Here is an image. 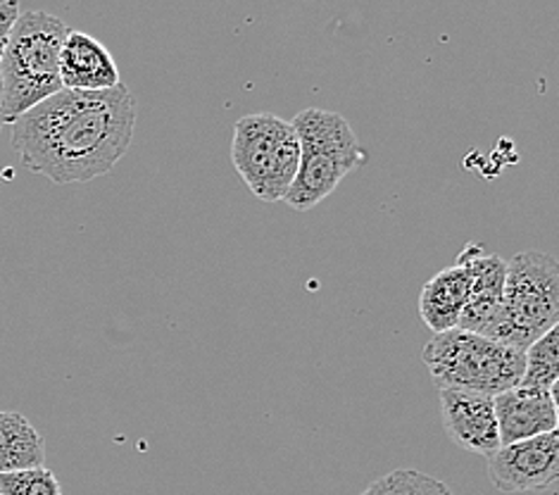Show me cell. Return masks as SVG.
I'll use <instances>...</instances> for the list:
<instances>
[{"label": "cell", "mask_w": 559, "mask_h": 495, "mask_svg": "<svg viewBox=\"0 0 559 495\" xmlns=\"http://www.w3.org/2000/svg\"><path fill=\"white\" fill-rule=\"evenodd\" d=\"M70 26L44 10H26L12 26L3 58V108L0 119L12 125L38 103L62 91L60 50Z\"/></svg>", "instance_id": "7a4b0ae2"}, {"label": "cell", "mask_w": 559, "mask_h": 495, "mask_svg": "<svg viewBox=\"0 0 559 495\" xmlns=\"http://www.w3.org/2000/svg\"><path fill=\"white\" fill-rule=\"evenodd\" d=\"M421 360L438 388L488 398L516 388L524 374V351L462 329L433 333Z\"/></svg>", "instance_id": "277c9868"}, {"label": "cell", "mask_w": 559, "mask_h": 495, "mask_svg": "<svg viewBox=\"0 0 559 495\" xmlns=\"http://www.w3.org/2000/svg\"><path fill=\"white\" fill-rule=\"evenodd\" d=\"M559 325V264L548 252L524 250L508 262L502 303L490 341L526 351Z\"/></svg>", "instance_id": "5b68a950"}, {"label": "cell", "mask_w": 559, "mask_h": 495, "mask_svg": "<svg viewBox=\"0 0 559 495\" xmlns=\"http://www.w3.org/2000/svg\"><path fill=\"white\" fill-rule=\"evenodd\" d=\"M457 264L469 272V298L462 310L457 329L488 337L500 313L508 262L500 256H486L481 244H469L460 252Z\"/></svg>", "instance_id": "9c48e42d"}, {"label": "cell", "mask_w": 559, "mask_h": 495, "mask_svg": "<svg viewBox=\"0 0 559 495\" xmlns=\"http://www.w3.org/2000/svg\"><path fill=\"white\" fill-rule=\"evenodd\" d=\"M20 17V5L15 0H0V58H3L12 26Z\"/></svg>", "instance_id": "e0dca14e"}, {"label": "cell", "mask_w": 559, "mask_h": 495, "mask_svg": "<svg viewBox=\"0 0 559 495\" xmlns=\"http://www.w3.org/2000/svg\"><path fill=\"white\" fill-rule=\"evenodd\" d=\"M492 405H496L500 446L552 434L559 426L557 393L516 386L492 398Z\"/></svg>", "instance_id": "30bf717a"}, {"label": "cell", "mask_w": 559, "mask_h": 495, "mask_svg": "<svg viewBox=\"0 0 559 495\" xmlns=\"http://www.w3.org/2000/svg\"><path fill=\"white\" fill-rule=\"evenodd\" d=\"M3 127H5V125H3V119H0V131H3Z\"/></svg>", "instance_id": "d6986e66"}, {"label": "cell", "mask_w": 559, "mask_h": 495, "mask_svg": "<svg viewBox=\"0 0 559 495\" xmlns=\"http://www.w3.org/2000/svg\"><path fill=\"white\" fill-rule=\"evenodd\" d=\"M469 298V272L462 264L448 267L429 279L419 296V315L433 333L457 329L464 305Z\"/></svg>", "instance_id": "7c38bea8"}, {"label": "cell", "mask_w": 559, "mask_h": 495, "mask_svg": "<svg viewBox=\"0 0 559 495\" xmlns=\"http://www.w3.org/2000/svg\"><path fill=\"white\" fill-rule=\"evenodd\" d=\"M0 108H3V79H0Z\"/></svg>", "instance_id": "ac0fdd59"}, {"label": "cell", "mask_w": 559, "mask_h": 495, "mask_svg": "<svg viewBox=\"0 0 559 495\" xmlns=\"http://www.w3.org/2000/svg\"><path fill=\"white\" fill-rule=\"evenodd\" d=\"M0 495H62L58 476L48 467L0 474Z\"/></svg>", "instance_id": "2e32d148"}, {"label": "cell", "mask_w": 559, "mask_h": 495, "mask_svg": "<svg viewBox=\"0 0 559 495\" xmlns=\"http://www.w3.org/2000/svg\"><path fill=\"white\" fill-rule=\"evenodd\" d=\"M443 429L462 450L490 458L500 448L498 420L492 398L457 388H441Z\"/></svg>", "instance_id": "ba28073f"}, {"label": "cell", "mask_w": 559, "mask_h": 495, "mask_svg": "<svg viewBox=\"0 0 559 495\" xmlns=\"http://www.w3.org/2000/svg\"><path fill=\"white\" fill-rule=\"evenodd\" d=\"M231 163L252 196L264 203L284 200L300 165L298 133L278 115H246L234 125Z\"/></svg>", "instance_id": "8992f818"}, {"label": "cell", "mask_w": 559, "mask_h": 495, "mask_svg": "<svg viewBox=\"0 0 559 495\" xmlns=\"http://www.w3.org/2000/svg\"><path fill=\"white\" fill-rule=\"evenodd\" d=\"M559 381V331L550 329L524 351V374L519 386L557 393Z\"/></svg>", "instance_id": "5bb4252c"}, {"label": "cell", "mask_w": 559, "mask_h": 495, "mask_svg": "<svg viewBox=\"0 0 559 495\" xmlns=\"http://www.w3.org/2000/svg\"><path fill=\"white\" fill-rule=\"evenodd\" d=\"M60 82L68 91H110L122 84V76L98 38L70 30L60 50Z\"/></svg>", "instance_id": "8fae6325"}, {"label": "cell", "mask_w": 559, "mask_h": 495, "mask_svg": "<svg viewBox=\"0 0 559 495\" xmlns=\"http://www.w3.org/2000/svg\"><path fill=\"white\" fill-rule=\"evenodd\" d=\"M488 476L502 493L552 488L559 479V434L500 446L488 458Z\"/></svg>", "instance_id": "52a82bcc"}, {"label": "cell", "mask_w": 559, "mask_h": 495, "mask_svg": "<svg viewBox=\"0 0 559 495\" xmlns=\"http://www.w3.org/2000/svg\"><path fill=\"white\" fill-rule=\"evenodd\" d=\"M359 495H455L448 484L417 470H395Z\"/></svg>", "instance_id": "9a60e30c"}, {"label": "cell", "mask_w": 559, "mask_h": 495, "mask_svg": "<svg viewBox=\"0 0 559 495\" xmlns=\"http://www.w3.org/2000/svg\"><path fill=\"white\" fill-rule=\"evenodd\" d=\"M46 467V444L20 412H0V474Z\"/></svg>", "instance_id": "4fadbf2b"}, {"label": "cell", "mask_w": 559, "mask_h": 495, "mask_svg": "<svg viewBox=\"0 0 559 495\" xmlns=\"http://www.w3.org/2000/svg\"><path fill=\"white\" fill-rule=\"evenodd\" d=\"M300 141V165L286 193L293 210H312L338 189V184L367 160L348 119L338 113L308 108L293 117Z\"/></svg>", "instance_id": "3957f363"}, {"label": "cell", "mask_w": 559, "mask_h": 495, "mask_svg": "<svg viewBox=\"0 0 559 495\" xmlns=\"http://www.w3.org/2000/svg\"><path fill=\"white\" fill-rule=\"evenodd\" d=\"M136 103L124 84L110 91H68L12 122L22 165L52 184H86L110 174L129 151Z\"/></svg>", "instance_id": "6da1fadb"}]
</instances>
